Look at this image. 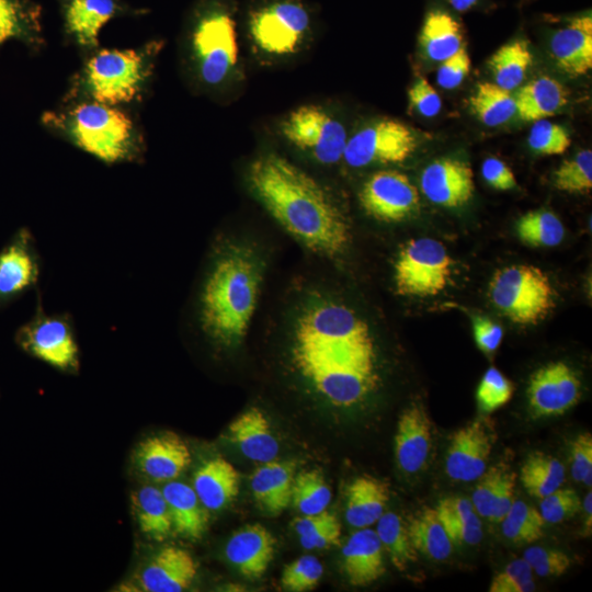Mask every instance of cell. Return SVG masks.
Instances as JSON below:
<instances>
[{
  "label": "cell",
  "mask_w": 592,
  "mask_h": 592,
  "mask_svg": "<svg viewBox=\"0 0 592 592\" xmlns=\"http://www.w3.org/2000/svg\"><path fill=\"white\" fill-rule=\"evenodd\" d=\"M292 325L293 366L330 403L351 407L377 388L375 339L354 309L332 298L315 297L299 309Z\"/></svg>",
  "instance_id": "6da1fadb"
},
{
  "label": "cell",
  "mask_w": 592,
  "mask_h": 592,
  "mask_svg": "<svg viewBox=\"0 0 592 592\" xmlns=\"http://www.w3.org/2000/svg\"><path fill=\"white\" fill-rule=\"evenodd\" d=\"M254 195L272 217L315 253L337 258L351 242L349 220L310 174L275 152L259 155L248 169Z\"/></svg>",
  "instance_id": "7a4b0ae2"
},
{
  "label": "cell",
  "mask_w": 592,
  "mask_h": 592,
  "mask_svg": "<svg viewBox=\"0 0 592 592\" xmlns=\"http://www.w3.org/2000/svg\"><path fill=\"white\" fill-rule=\"evenodd\" d=\"M263 274L262 258L248 246L229 243L217 252L200 295V325L215 344L230 349L242 342Z\"/></svg>",
  "instance_id": "3957f363"
},
{
  "label": "cell",
  "mask_w": 592,
  "mask_h": 592,
  "mask_svg": "<svg viewBox=\"0 0 592 592\" xmlns=\"http://www.w3.org/2000/svg\"><path fill=\"white\" fill-rule=\"evenodd\" d=\"M73 143L105 163L134 155V126L130 118L112 105L93 102L76 106L67 118Z\"/></svg>",
  "instance_id": "277c9868"
},
{
  "label": "cell",
  "mask_w": 592,
  "mask_h": 592,
  "mask_svg": "<svg viewBox=\"0 0 592 592\" xmlns=\"http://www.w3.org/2000/svg\"><path fill=\"white\" fill-rule=\"evenodd\" d=\"M489 297L503 316L523 326L538 323L555 307V291L548 276L530 264L498 270L489 283Z\"/></svg>",
  "instance_id": "5b68a950"
},
{
  "label": "cell",
  "mask_w": 592,
  "mask_h": 592,
  "mask_svg": "<svg viewBox=\"0 0 592 592\" xmlns=\"http://www.w3.org/2000/svg\"><path fill=\"white\" fill-rule=\"evenodd\" d=\"M146 56L135 49H101L87 64L86 84L95 102H130L148 73Z\"/></svg>",
  "instance_id": "8992f818"
},
{
  "label": "cell",
  "mask_w": 592,
  "mask_h": 592,
  "mask_svg": "<svg viewBox=\"0 0 592 592\" xmlns=\"http://www.w3.org/2000/svg\"><path fill=\"white\" fill-rule=\"evenodd\" d=\"M452 273V259L444 244L432 238L408 241L396 259L394 282L402 296L429 297L443 292Z\"/></svg>",
  "instance_id": "52a82bcc"
},
{
  "label": "cell",
  "mask_w": 592,
  "mask_h": 592,
  "mask_svg": "<svg viewBox=\"0 0 592 592\" xmlns=\"http://www.w3.org/2000/svg\"><path fill=\"white\" fill-rule=\"evenodd\" d=\"M192 52L203 82H224L239 58L236 22L230 14L219 9L201 14L192 32Z\"/></svg>",
  "instance_id": "ba28073f"
},
{
  "label": "cell",
  "mask_w": 592,
  "mask_h": 592,
  "mask_svg": "<svg viewBox=\"0 0 592 592\" xmlns=\"http://www.w3.org/2000/svg\"><path fill=\"white\" fill-rule=\"evenodd\" d=\"M280 129L289 144L321 164L340 161L349 138L344 125L335 116L314 104L288 113Z\"/></svg>",
  "instance_id": "9c48e42d"
},
{
  "label": "cell",
  "mask_w": 592,
  "mask_h": 592,
  "mask_svg": "<svg viewBox=\"0 0 592 592\" xmlns=\"http://www.w3.org/2000/svg\"><path fill=\"white\" fill-rule=\"evenodd\" d=\"M418 147L415 133L405 123L383 118L369 123L348 138L342 159L352 168L401 163Z\"/></svg>",
  "instance_id": "30bf717a"
},
{
  "label": "cell",
  "mask_w": 592,
  "mask_h": 592,
  "mask_svg": "<svg viewBox=\"0 0 592 592\" xmlns=\"http://www.w3.org/2000/svg\"><path fill=\"white\" fill-rule=\"evenodd\" d=\"M16 342L23 351L62 371L79 367V349L72 322L68 315H47L41 304L33 318L16 332Z\"/></svg>",
  "instance_id": "8fae6325"
},
{
  "label": "cell",
  "mask_w": 592,
  "mask_h": 592,
  "mask_svg": "<svg viewBox=\"0 0 592 592\" xmlns=\"http://www.w3.org/2000/svg\"><path fill=\"white\" fill-rule=\"evenodd\" d=\"M307 10L295 1H278L255 11L250 34L260 50L271 56L297 52L309 29Z\"/></svg>",
  "instance_id": "7c38bea8"
},
{
  "label": "cell",
  "mask_w": 592,
  "mask_h": 592,
  "mask_svg": "<svg viewBox=\"0 0 592 592\" xmlns=\"http://www.w3.org/2000/svg\"><path fill=\"white\" fill-rule=\"evenodd\" d=\"M360 203L364 212L376 220L398 223L419 210L420 197L409 178L395 170L372 174L363 184Z\"/></svg>",
  "instance_id": "4fadbf2b"
},
{
  "label": "cell",
  "mask_w": 592,
  "mask_h": 592,
  "mask_svg": "<svg viewBox=\"0 0 592 592\" xmlns=\"http://www.w3.org/2000/svg\"><path fill=\"white\" fill-rule=\"evenodd\" d=\"M581 397V382L565 362H551L536 369L528 382L527 399L534 418L563 414Z\"/></svg>",
  "instance_id": "5bb4252c"
},
{
  "label": "cell",
  "mask_w": 592,
  "mask_h": 592,
  "mask_svg": "<svg viewBox=\"0 0 592 592\" xmlns=\"http://www.w3.org/2000/svg\"><path fill=\"white\" fill-rule=\"evenodd\" d=\"M494 435L482 421L477 420L454 433L445 458V471L456 481L477 480L488 468Z\"/></svg>",
  "instance_id": "9a60e30c"
},
{
  "label": "cell",
  "mask_w": 592,
  "mask_h": 592,
  "mask_svg": "<svg viewBox=\"0 0 592 592\" xmlns=\"http://www.w3.org/2000/svg\"><path fill=\"white\" fill-rule=\"evenodd\" d=\"M191 460L189 446L172 432H162L144 439L133 454L136 469L157 482L177 479Z\"/></svg>",
  "instance_id": "2e32d148"
},
{
  "label": "cell",
  "mask_w": 592,
  "mask_h": 592,
  "mask_svg": "<svg viewBox=\"0 0 592 592\" xmlns=\"http://www.w3.org/2000/svg\"><path fill=\"white\" fill-rule=\"evenodd\" d=\"M420 184L429 201L448 208L465 205L475 193L471 168L455 158H441L428 164L421 173Z\"/></svg>",
  "instance_id": "e0dca14e"
},
{
  "label": "cell",
  "mask_w": 592,
  "mask_h": 592,
  "mask_svg": "<svg viewBox=\"0 0 592 592\" xmlns=\"http://www.w3.org/2000/svg\"><path fill=\"white\" fill-rule=\"evenodd\" d=\"M38 275L39 261L33 237L22 228L0 251V306L33 287Z\"/></svg>",
  "instance_id": "ac0fdd59"
},
{
  "label": "cell",
  "mask_w": 592,
  "mask_h": 592,
  "mask_svg": "<svg viewBox=\"0 0 592 592\" xmlns=\"http://www.w3.org/2000/svg\"><path fill=\"white\" fill-rule=\"evenodd\" d=\"M197 565L191 554L175 546L156 553L137 574L134 590L144 592H180L191 585Z\"/></svg>",
  "instance_id": "d6986e66"
},
{
  "label": "cell",
  "mask_w": 592,
  "mask_h": 592,
  "mask_svg": "<svg viewBox=\"0 0 592 592\" xmlns=\"http://www.w3.org/2000/svg\"><path fill=\"white\" fill-rule=\"evenodd\" d=\"M432 447L431 421L421 403L406 408L397 424L395 455L401 470L414 474L422 469Z\"/></svg>",
  "instance_id": "ffe728a7"
},
{
  "label": "cell",
  "mask_w": 592,
  "mask_h": 592,
  "mask_svg": "<svg viewBox=\"0 0 592 592\" xmlns=\"http://www.w3.org/2000/svg\"><path fill=\"white\" fill-rule=\"evenodd\" d=\"M550 52L557 66L570 76H582L592 68V16L571 18L550 38Z\"/></svg>",
  "instance_id": "44dd1931"
},
{
  "label": "cell",
  "mask_w": 592,
  "mask_h": 592,
  "mask_svg": "<svg viewBox=\"0 0 592 592\" xmlns=\"http://www.w3.org/2000/svg\"><path fill=\"white\" fill-rule=\"evenodd\" d=\"M227 559L246 577L260 578L275 554V538L262 525H247L228 540Z\"/></svg>",
  "instance_id": "7402d4cb"
},
{
  "label": "cell",
  "mask_w": 592,
  "mask_h": 592,
  "mask_svg": "<svg viewBox=\"0 0 592 592\" xmlns=\"http://www.w3.org/2000/svg\"><path fill=\"white\" fill-rule=\"evenodd\" d=\"M342 555L344 572L355 587L368 585L385 572L383 546L374 530L356 531L345 543Z\"/></svg>",
  "instance_id": "603a6c76"
},
{
  "label": "cell",
  "mask_w": 592,
  "mask_h": 592,
  "mask_svg": "<svg viewBox=\"0 0 592 592\" xmlns=\"http://www.w3.org/2000/svg\"><path fill=\"white\" fill-rule=\"evenodd\" d=\"M229 439L249 459L258 463L274 460L280 445L269 420L258 408H250L238 415L228 428Z\"/></svg>",
  "instance_id": "cb8c5ba5"
},
{
  "label": "cell",
  "mask_w": 592,
  "mask_h": 592,
  "mask_svg": "<svg viewBox=\"0 0 592 592\" xmlns=\"http://www.w3.org/2000/svg\"><path fill=\"white\" fill-rule=\"evenodd\" d=\"M471 503L479 516L501 522L514 501L516 475L504 464L487 468L477 479Z\"/></svg>",
  "instance_id": "d4e9b609"
},
{
  "label": "cell",
  "mask_w": 592,
  "mask_h": 592,
  "mask_svg": "<svg viewBox=\"0 0 592 592\" xmlns=\"http://www.w3.org/2000/svg\"><path fill=\"white\" fill-rule=\"evenodd\" d=\"M294 477V462L263 463L251 478V489L255 501L271 514L281 513L292 501Z\"/></svg>",
  "instance_id": "484cf974"
},
{
  "label": "cell",
  "mask_w": 592,
  "mask_h": 592,
  "mask_svg": "<svg viewBox=\"0 0 592 592\" xmlns=\"http://www.w3.org/2000/svg\"><path fill=\"white\" fill-rule=\"evenodd\" d=\"M192 487L207 510H220L237 497L239 474L226 459L213 458L197 468Z\"/></svg>",
  "instance_id": "4316f807"
},
{
  "label": "cell",
  "mask_w": 592,
  "mask_h": 592,
  "mask_svg": "<svg viewBox=\"0 0 592 592\" xmlns=\"http://www.w3.org/2000/svg\"><path fill=\"white\" fill-rule=\"evenodd\" d=\"M161 490L170 510L174 532L187 539H200L208 525V512L193 487L172 480Z\"/></svg>",
  "instance_id": "83f0119b"
},
{
  "label": "cell",
  "mask_w": 592,
  "mask_h": 592,
  "mask_svg": "<svg viewBox=\"0 0 592 592\" xmlns=\"http://www.w3.org/2000/svg\"><path fill=\"white\" fill-rule=\"evenodd\" d=\"M569 90L550 77L536 78L516 93V114L524 121L536 122L553 116L568 102Z\"/></svg>",
  "instance_id": "f1b7e54d"
},
{
  "label": "cell",
  "mask_w": 592,
  "mask_h": 592,
  "mask_svg": "<svg viewBox=\"0 0 592 592\" xmlns=\"http://www.w3.org/2000/svg\"><path fill=\"white\" fill-rule=\"evenodd\" d=\"M389 499L388 486L375 478L358 477L348 488L345 519L357 528L375 524Z\"/></svg>",
  "instance_id": "f546056e"
},
{
  "label": "cell",
  "mask_w": 592,
  "mask_h": 592,
  "mask_svg": "<svg viewBox=\"0 0 592 592\" xmlns=\"http://www.w3.org/2000/svg\"><path fill=\"white\" fill-rule=\"evenodd\" d=\"M116 12L114 0H73L66 9V26L80 45L94 47L101 29Z\"/></svg>",
  "instance_id": "4dcf8cb0"
},
{
  "label": "cell",
  "mask_w": 592,
  "mask_h": 592,
  "mask_svg": "<svg viewBox=\"0 0 592 592\" xmlns=\"http://www.w3.org/2000/svg\"><path fill=\"white\" fill-rule=\"evenodd\" d=\"M132 509L140 531L149 538L162 542L173 531L170 510L162 490L141 486L130 496Z\"/></svg>",
  "instance_id": "1f68e13d"
},
{
  "label": "cell",
  "mask_w": 592,
  "mask_h": 592,
  "mask_svg": "<svg viewBox=\"0 0 592 592\" xmlns=\"http://www.w3.org/2000/svg\"><path fill=\"white\" fill-rule=\"evenodd\" d=\"M420 44L428 58L443 61L464 45L460 25L449 13L431 10L421 26Z\"/></svg>",
  "instance_id": "d6a6232c"
},
{
  "label": "cell",
  "mask_w": 592,
  "mask_h": 592,
  "mask_svg": "<svg viewBox=\"0 0 592 592\" xmlns=\"http://www.w3.org/2000/svg\"><path fill=\"white\" fill-rule=\"evenodd\" d=\"M435 511L452 544L476 545L481 540L482 525L471 501L448 497L440 501Z\"/></svg>",
  "instance_id": "836d02e7"
},
{
  "label": "cell",
  "mask_w": 592,
  "mask_h": 592,
  "mask_svg": "<svg viewBox=\"0 0 592 592\" xmlns=\"http://www.w3.org/2000/svg\"><path fill=\"white\" fill-rule=\"evenodd\" d=\"M41 8L31 0H0V45L18 39L32 44L39 39Z\"/></svg>",
  "instance_id": "e575fe53"
},
{
  "label": "cell",
  "mask_w": 592,
  "mask_h": 592,
  "mask_svg": "<svg viewBox=\"0 0 592 592\" xmlns=\"http://www.w3.org/2000/svg\"><path fill=\"white\" fill-rule=\"evenodd\" d=\"M407 528L418 553L437 561L448 558L452 554L453 544L435 509L418 511L410 517Z\"/></svg>",
  "instance_id": "d590c367"
},
{
  "label": "cell",
  "mask_w": 592,
  "mask_h": 592,
  "mask_svg": "<svg viewBox=\"0 0 592 592\" xmlns=\"http://www.w3.org/2000/svg\"><path fill=\"white\" fill-rule=\"evenodd\" d=\"M533 62L528 44L524 39H515L501 46L490 58L489 68L494 83L512 91L524 80Z\"/></svg>",
  "instance_id": "8d00e7d4"
},
{
  "label": "cell",
  "mask_w": 592,
  "mask_h": 592,
  "mask_svg": "<svg viewBox=\"0 0 592 592\" xmlns=\"http://www.w3.org/2000/svg\"><path fill=\"white\" fill-rule=\"evenodd\" d=\"M520 479L528 494L542 499L562 486L565 467L551 455L534 452L523 462Z\"/></svg>",
  "instance_id": "74e56055"
},
{
  "label": "cell",
  "mask_w": 592,
  "mask_h": 592,
  "mask_svg": "<svg viewBox=\"0 0 592 592\" xmlns=\"http://www.w3.org/2000/svg\"><path fill=\"white\" fill-rule=\"evenodd\" d=\"M469 102L476 116L487 126L504 124L516 114L514 95L496 83H478Z\"/></svg>",
  "instance_id": "f35d334b"
},
{
  "label": "cell",
  "mask_w": 592,
  "mask_h": 592,
  "mask_svg": "<svg viewBox=\"0 0 592 592\" xmlns=\"http://www.w3.org/2000/svg\"><path fill=\"white\" fill-rule=\"evenodd\" d=\"M376 534L392 565L400 571L417 561L418 551L410 539L407 524L392 512L383 513L376 522Z\"/></svg>",
  "instance_id": "ab89813d"
},
{
  "label": "cell",
  "mask_w": 592,
  "mask_h": 592,
  "mask_svg": "<svg viewBox=\"0 0 592 592\" xmlns=\"http://www.w3.org/2000/svg\"><path fill=\"white\" fill-rule=\"evenodd\" d=\"M517 237L532 247H556L565 237V227L550 210L537 209L522 215L515 225Z\"/></svg>",
  "instance_id": "60d3db41"
},
{
  "label": "cell",
  "mask_w": 592,
  "mask_h": 592,
  "mask_svg": "<svg viewBox=\"0 0 592 592\" xmlns=\"http://www.w3.org/2000/svg\"><path fill=\"white\" fill-rule=\"evenodd\" d=\"M293 526L306 549H323L340 543L341 525L337 516L326 510L297 517Z\"/></svg>",
  "instance_id": "b9f144b4"
},
{
  "label": "cell",
  "mask_w": 592,
  "mask_h": 592,
  "mask_svg": "<svg viewBox=\"0 0 592 592\" xmlns=\"http://www.w3.org/2000/svg\"><path fill=\"white\" fill-rule=\"evenodd\" d=\"M545 523L539 510L515 499L501 520L502 533L508 539L526 544L544 536Z\"/></svg>",
  "instance_id": "7bdbcfd3"
},
{
  "label": "cell",
  "mask_w": 592,
  "mask_h": 592,
  "mask_svg": "<svg viewBox=\"0 0 592 592\" xmlns=\"http://www.w3.org/2000/svg\"><path fill=\"white\" fill-rule=\"evenodd\" d=\"M292 501L304 515L317 514L329 505L331 490L319 471H301L294 477Z\"/></svg>",
  "instance_id": "ee69618b"
},
{
  "label": "cell",
  "mask_w": 592,
  "mask_h": 592,
  "mask_svg": "<svg viewBox=\"0 0 592 592\" xmlns=\"http://www.w3.org/2000/svg\"><path fill=\"white\" fill-rule=\"evenodd\" d=\"M554 185L567 193L585 194L592 190V151L580 150L554 172Z\"/></svg>",
  "instance_id": "f6af8a7d"
},
{
  "label": "cell",
  "mask_w": 592,
  "mask_h": 592,
  "mask_svg": "<svg viewBox=\"0 0 592 592\" xmlns=\"http://www.w3.org/2000/svg\"><path fill=\"white\" fill-rule=\"evenodd\" d=\"M514 387L502 372L489 367L481 377L476 391V400L481 412L491 413L508 403L513 396Z\"/></svg>",
  "instance_id": "bcb514c9"
},
{
  "label": "cell",
  "mask_w": 592,
  "mask_h": 592,
  "mask_svg": "<svg viewBox=\"0 0 592 592\" xmlns=\"http://www.w3.org/2000/svg\"><path fill=\"white\" fill-rule=\"evenodd\" d=\"M323 567L314 556H301L287 565L282 573V587L286 591L312 590L321 579Z\"/></svg>",
  "instance_id": "7dc6e473"
},
{
  "label": "cell",
  "mask_w": 592,
  "mask_h": 592,
  "mask_svg": "<svg viewBox=\"0 0 592 592\" xmlns=\"http://www.w3.org/2000/svg\"><path fill=\"white\" fill-rule=\"evenodd\" d=\"M570 144L571 138L566 128L546 119L536 121L528 136L530 147L546 156L561 155Z\"/></svg>",
  "instance_id": "c3c4849f"
},
{
  "label": "cell",
  "mask_w": 592,
  "mask_h": 592,
  "mask_svg": "<svg viewBox=\"0 0 592 592\" xmlns=\"http://www.w3.org/2000/svg\"><path fill=\"white\" fill-rule=\"evenodd\" d=\"M534 590L533 570L523 558L506 565L493 577L489 588L490 592H531Z\"/></svg>",
  "instance_id": "681fc988"
},
{
  "label": "cell",
  "mask_w": 592,
  "mask_h": 592,
  "mask_svg": "<svg viewBox=\"0 0 592 592\" xmlns=\"http://www.w3.org/2000/svg\"><path fill=\"white\" fill-rule=\"evenodd\" d=\"M581 508V501L572 489L553 491L540 499L539 512L546 523H560L571 519Z\"/></svg>",
  "instance_id": "f907efd6"
},
{
  "label": "cell",
  "mask_w": 592,
  "mask_h": 592,
  "mask_svg": "<svg viewBox=\"0 0 592 592\" xmlns=\"http://www.w3.org/2000/svg\"><path fill=\"white\" fill-rule=\"evenodd\" d=\"M523 559L539 577H559L570 567V558L557 549L533 546L524 551Z\"/></svg>",
  "instance_id": "816d5d0a"
},
{
  "label": "cell",
  "mask_w": 592,
  "mask_h": 592,
  "mask_svg": "<svg viewBox=\"0 0 592 592\" xmlns=\"http://www.w3.org/2000/svg\"><path fill=\"white\" fill-rule=\"evenodd\" d=\"M571 475L578 482L588 487L592 485V435L590 432L579 434L571 443Z\"/></svg>",
  "instance_id": "f5cc1de1"
},
{
  "label": "cell",
  "mask_w": 592,
  "mask_h": 592,
  "mask_svg": "<svg viewBox=\"0 0 592 592\" xmlns=\"http://www.w3.org/2000/svg\"><path fill=\"white\" fill-rule=\"evenodd\" d=\"M441 62L436 72V82L443 89L458 87L470 69V58L465 45Z\"/></svg>",
  "instance_id": "db71d44e"
},
{
  "label": "cell",
  "mask_w": 592,
  "mask_h": 592,
  "mask_svg": "<svg viewBox=\"0 0 592 592\" xmlns=\"http://www.w3.org/2000/svg\"><path fill=\"white\" fill-rule=\"evenodd\" d=\"M410 107L424 117H433L440 113L442 101L429 81L419 77L408 91Z\"/></svg>",
  "instance_id": "11a10c76"
},
{
  "label": "cell",
  "mask_w": 592,
  "mask_h": 592,
  "mask_svg": "<svg viewBox=\"0 0 592 592\" xmlns=\"http://www.w3.org/2000/svg\"><path fill=\"white\" fill-rule=\"evenodd\" d=\"M473 334L478 349L491 354L498 350L503 339V329L492 319L474 315L471 318Z\"/></svg>",
  "instance_id": "9f6ffc18"
},
{
  "label": "cell",
  "mask_w": 592,
  "mask_h": 592,
  "mask_svg": "<svg viewBox=\"0 0 592 592\" xmlns=\"http://www.w3.org/2000/svg\"><path fill=\"white\" fill-rule=\"evenodd\" d=\"M481 174L490 186L499 191L512 190L517 184L511 168L494 157L487 158L482 162Z\"/></svg>",
  "instance_id": "6f0895ef"
},
{
  "label": "cell",
  "mask_w": 592,
  "mask_h": 592,
  "mask_svg": "<svg viewBox=\"0 0 592 592\" xmlns=\"http://www.w3.org/2000/svg\"><path fill=\"white\" fill-rule=\"evenodd\" d=\"M583 511H584V533L585 535L591 534L592 528V491L589 490V492L585 494L583 499Z\"/></svg>",
  "instance_id": "680465c9"
},
{
  "label": "cell",
  "mask_w": 592,
  "mask_h": 592,
  "mask_svg": "<svg viewBox=\"0 0 592 592\" xmlns=\"http://www.w3.org/2000/svg\"><path fill=\"white\" fill-rule=\"evenodd\" d=\"M452 8L458 12H466L470 10L478 0H447Z\"/></svg>",
  "instance_id": "91938a15"
}]
</instances>
